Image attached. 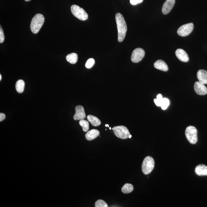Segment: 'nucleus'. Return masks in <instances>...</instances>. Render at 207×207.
I'll list each match as a JSON object with an SVG mask.
<instances>
[{
    "label": "nucleus",
    "instance_id": "1",
    "mask_svg": "<svg viewBox=\"0 0 207 207\" xmlns=\"http://www.w3.org/2000/svg\"><path fill=\"white\" fill-rule=\"evenodd\" d=\"M116 19L118 30V40L119 42H122L125 38L128 30L126 23L121 13L116 14Z\"/></svg>",
    "mask_w": 207,
    "mask_h": 207
},
{
    "label": "nucleus",
    "instance_id": "2",
    "mask_svg": "<svg viewBox=\"0 0 207 207\" xmlns=\"http://www.w3.org/2000/svg\"><path fill=\"white\" fill-rule=\"evenodd\" d=\"M45 22L43 15L40 13H38L35 15L31 20L30 24V29L33 33L37 34L42 27Z\"/></svg>",
    "mask_w": 207,
    "mask_h": 207
},
{
    "label": "nucleus",
    "instance_id": "3",
    "mask_svg": "<svg viewBox=\"0 0 207 207\" xmlns=\"http://www.w3.org/2000/svg\"><path fill=\"white\" fill-rule=\"evenodd\" d=\"M197 130L193 126H189L186 128L185 136L189 142L192 144H195L198 141Z\"/></svg>",
    "mask_w": 207,
    "mask_h": 207
},
{
    "label": "nucleus",
    "instance_id": "4",
    "mask_svg": "<svg viewBox=\"0 0 207 207\" xmlns=\"http://www.w3.org/2000/svg\"><path fill=\"white\" fill-rule=\"evenodd\" d=\"M155 166V162L154 158L150 157L147 156L144 159L142 166V170L143 173L145 175H148L154 169Z\"/></svg>",
    "mask_w": 207,
    "mask_h": 207
},
{
    "label": "nucleus",
    "instance_id": "5",
    "mask_svg": "<svg viewBox=\"0 0 207 207\" xmlns=\"http://www.w3.org/2000/svg\"><path fill=\"white\" fill-rule=\"evenodd\" d=\"M71 11L72 13L76 17L81 21H85L88 19V14L85 10L78 5H73L71 7Z\"/></svg>",
    "mask_w": 207,
    "mask_h": 207
},
{
    "label": "nucleus",
    "instance_id": "6",
    "mask_svg": "<svg viewBox=\"0 0 207 207\" xmlns=\"http://www.w3.org/2000/svg\"><path fill=\"white\" fill-rule=\"evenodd\" d=\"M112 130L116 136L120 139H128L130 135L128 128L124 126H120L114 127L112 128Z\"/></svg>",
    "mask_w": 207,
    "mask_h": 207
},
{
    "label": "nucleus",
    "instance_id": "7",
    "mask_svg": "<svg viewBox=\"0 0 207 207\" xmlns=\"http://www.w3.org/2000/svg\"><path fill=\"white\" fill-rule=\"evenodd\" d=\"M194 25L192 23H188L182 25L177 30V33L182 37H185L190 34L193 30Z\"/></svg>",
    "mask_w": 207,
    "mask_h": 207
},
{
    "label": "nucleus",
    "instance_id": "8",
    "mask_svg": "<svg viewBox=\"0 0 207 207\" xmlns=\"http://www.w3.org/2000/svg\"><path fill=\"white\" fill-rule=\"evenodd\" d=\"M144 50L141 48H137L132 52L131 59L133 62L137 63L141 61L144 57Z\"/></svg>",
    "mask_w": 207,
    "mask_h": 207
},
{
    "label": "nucleus",
    "instance_id": "9",
    "mask_svg": "<svg viewBox=\"0 0 207 207\" xmlns=\"http://www.w3.org/2000/svg\"><path fill=\"white\" fill-rule=\"evenodd\" d=\"M75 114L73 119L76 120H83L85 118V114L84 108L81 106H77L75 108Z\"/></svg>",
    "mask_w": 207,
    "mask_h": 207
},
{
    "label": "nucleus",
    "instance_id": "10",
    "mask_svg": "<svg viewBox=\"0 0 207 207\" xmlns=\"http://www.w3.org/2000/svg\"><path fill=\"white\" fill-rule=\"evenodd\" d=\"M195 92L199 95H204L207 94V88L204 84L199 81L196 82L194 84Z\"/></svg>",
    "mask_w": 207,
    "mask_h": 207
},
{
    "label": "nucleus",
    "instance_id": "11",
    "mask_svg": "<svg viewBox=\"0 0 207 207\" xmlns=\"http://www.w3.org/2000/svg\"><path fill=\"white\" fill-rule=\"evenodd\" d=\"M175 0H166L163 5L162 12L164 14H168L175 4Z\"/></svg>",
    "mask_w": 207,
    "mask_h": 207
},
{
    "label": "nucleus",
    "instance_id": "12",
    "mask_svg": "<svg viewBox=\"0 0 207 207\" xmlns=\"http://www.w3.org/2000/svg\"><path fill=\"white\" fill-rule=\"evenodd\" d=\"M175 54L176 57L181 61L187 62L189 60L188 55L183 49L179 48L176 49L175 51Z\"/></svg>",
    "mask_w": 207,
    "mask_h": 207
},
{
    "label": "nucleus",
    "instance_id": "13",
    "mask_svg": "<svg viewBox=\"0 0 207 207\" xmlns=\"http://www.w3.org/2000/svg\"><path fill=\"white\" fill-rule=\"evenodd\" d=\"M197 76L199 81L204 84H207V71L200 69L198 71Z\"/></svg>",
    "mask_w": 207,
    "mask_h": 207
},
{
    "label": "nucleus",
    "instance_id": "14",
    "mask_svg": "<svg viewBox=\"0 0 207 207\" xmlns=\"http://www.w3.org/2000/svg\"><path fill=\"white\" fill-rule=\"evenodd\" d=\"M195 172L198 176H207V166L203 164L198 165L196 167Z\"/></svg>",
    "mask_w": 207,
    "mask_h": 207
},
{
    "label": "nucleus",
    "instance_id": "15",
    "mask_svg": "<svg viewBox=\"0 0 207 207\" xmlns=\"http://www.w3.org/2000/svg\"><path fill=\"white\" fill-rule=\"evenodd\" d=\"M154 66L155 68L163 71H166L168 70V67L167 64L164 61L161 59L155 62L154 64Z\"/></svg>",
    "mask_w": 207,
    "mask_h": 207
},
{
    "label": "nucleus",
    "instance_id": "16",
    "mask_svg": "<svg viewBox=\"0 0 207 207\" xmlns=\"http://www.w3.org/2000/svg\"><path fill=\"white\" fill-rule=\"evenodd\" d=\"M100 132L96 129H92L85 134V137L88 141H91L95 139L99 135Z\"/></svg>",
    "mask_w": 207,
    "mask_h": 207
},
{
    "label": "nucleus",
    "instance_id": "17",
    "mask_svg": "<svg viewBox=\"0 0 207 207\" xmlns=\"http://www.w3.org/2000/svg\"><path fill=\"white\" fill-rule=\"evenodd\" d=\"M87 119L89 122H90L92 125L94 126H98L101 124V122L99 119L94 116L90 115L87 116Z\"/></svg>",
    "mask_w": 207,
    "mask_h": 207
},
{
    "label": "nucleus",
    "instance_id": "18",
    "mask_svg": "<svg viewBox=\"0 0 207 207\" xmlns=\"http://www.w3.org/2000/svg\"><path fill=\"white\" fill-rule=\"evenodd\" d=\"M25 85V83L23 80H19L16 83L15 87L17 91L19 93H23L24 90Z\"/></svg>",
    "mask_w": 207,
    "mask_h": 207
},
{
    "label": "nucleus",
    "instance_id": "19",
    "mask_svg": "<svg viewBox=\"0 0 207 207\" xmlns=\"http://www.w3.org/2000/svg\"><path fill=\"white\" fill-rule=\"evenodd\" d=\"M66 59L67 61L71 64H75L78 60V56L77 54L75 53L69 54L66 56Z\"/></svg>",
    "mask_w": 207,
    "mask_h": 207
},
{
    "label": "nucleus",
    "instance_id": "20",
    "mask_svg": "<svg viewBox=\"0 0 207 207\" xmlns=\"http://www.w3.org/2000/svg\"><path fill=\"white\" fill-rule=\"evenodd\" d=\"M133 190V186L129 183H126L123 186L121 189L122 193H125V194H128V193H131Z\"/></svg>",
    "mask_w": 207,
    "mask_h": 207
},
{
    "label": "nucleus",
    "instance_id": "21",
    "mask_svg": "<svg viewBox=\"0 0 207 207\" xmlns=\"http://www.w3.org/2000/svg\"><path fill=\"white\" fill-rule=\"evenodd\" d=\"M79 124L83 128V131L86 132L88 131L89 129V124L88 121L83 119L80 120Z\"/></svg>",
    "mask_w": 207,
    "mask_h": 207
},
{
    "label": "nucleus",
    "instance_id": "22",
    "mask_svg": "<svg viewBox=\"0 0 207 207\" xmlns=\"http://www.w3.org/2000/svg\"><path fill=\"white\" fill-rule=\"evenodd\" d=\"M170 104V101L168 99L163 98L161 107L163 110H165L168 107Z\"/></svg>",
    "mask_w": 207,
    "mask_h": 207
},
{
    "label": "nucleus",
    "instance_id": "23",
    "mask_svg": "<svg viewBox=\"0 0 207 207\" xmlns=\"http://www.w3.org/2000/svg\"><path fill=\"white\" fill-rule=\"evenodd\" d=\"M95 207H108V205L106 202L103 200H99L95 202Z\"/></svg>",
    "mask_w": 207,
    "mask_h": 207
},
{
    "label": "nucleus",
    "instance_id": "24",
    "mask_svg": "<svg viewBox=\"0 0 207 207\" xmlns=\"http://www.w3.org/2000/svg\"><path fill=\"white\" fill-rule=\"evenodd\" d=\"M95 63V60L93 58H90L87 60L85 63V66L86 68L90 69L91 68Z\"/></svg>",
    "mask_w": 207,
    "mask_h": 207
},
{
    "label": "nucleus",
    "instance_id": "25",
    "mask_svg": "<svg viewBox=\"0 0 207 207\" xmlns=\"http://www.w3.org/2000/svg\"><path fill=\"white\" fill-rule=\"evenodd\" d=\"M5 40V36L4 33V31L2 28V27L1 26V28H0V43H3Z\"/></svg>",
    "mask_w": 207,
    "mask_h": 207
},
{
    "label": "nucleus",
    "instance_id": "26",
    "mask_svg": "<svg viewBox=\"0 0 207 207\" xmlns=\"http://www.w3.org/2000/svg\"><path fill=\"white\" fill-rule=\"evenodd\" d=\"M162 100H158L157 99V98L154 99V102H155V105L158 107H161V106L162 101Z\"/></svg>",
    "mask_w": 207,
    "mask_h": 207
},
{
    "label": "nucleus",
    "instance_id": "27",
    "mask_svg": "<svg viewBox=\"0 0 207 207\" xmlns=\"http://www.w3.org/2000/svg\"><path fill=\"white\" fill-rule=\"evenodd\" d=\"M143 0H130V4L132 5H136V4L141 3Z\"/></svg>",
    "mask_w": 207,
    "mask_h": 207
},
{
    "label": "nucleus",
    "instance_id": "28",
    "mask_svg": "<svg viewBox=\"0 0 207 207\" xmlns=\"http://www.w3.org/2000/svg\"><path fill=\"white\" fill-rule=\"evenodd\" d=\"M5 118V114L3 113H0V121H3Z\"/></svg>",
    "mask_w": 207,
    "mask_h": 207
},
{
    "label": "nucleus",
    "instance_id": "29",
    "mask_svg": "<svg viewBox=\"0 0 207 207\" xmlns=\"http://www.w3.org/2000/svg\"><path fill=\"white\" fill-rule=\"evenodd\" d=\"M157 99L158 100H162V99L163 98L162 97V95L161 94H158L157 96Z\"/></svg>",
    "mask_w": 207,
    "mask_h": 207
},
{
    "label": "nucleus",
    "instance_id": "30",
    "mask_svg": "<svg viewBox=\"0 0 207 207\" xmlns=\"http://www.w3.org/2000/svg\"><path fill=\"white\" fill-rule=\"evenodd\" d=\"M2 79V76L1 75H0V81Z\"/></svg>",
    "mask_w": 207,
    "mask_h": 207
},
{
    "label": "nucleus",
    "instance_id": "31",
    "mask_svg": "<svg viewBox=\"0 0 207 207\" xmlns=\"http://www.w3.org/2000/svg\"><path fill=\"white\" fill-rule=\"evenodd\" d=\"M105 126L106 127H109V128H110V126H109V125L108 124H106V125Z\"/></svg>",
    "mask_w": 207,
    "mask_h": 207
},
{
    "label": "nucleus",
    "instance_id": "32",
    "mask_svg": "<svg viewBox=\"0 0 207 207\" xmlns=\"http://www.w3.org/2000/svg\"><path fill=\"white\" fill-rule=\"evenodd\" d=\"M25 1H26V2H29V1H31V0H25Z\"/></svg>",
    "mask_w": 207,
    "mask_h": 207
},
{
    "label": "nucleus",
    "instance_id": "33",
    "mask_svg": "<svg viewBox=\"0 0 207 207\" xmlns=\"http://www.w3.org/2000/svg\"><path fill=\"white\" fill-rule=\"evenodd\" d=\"M131 137H132V135H130V136H129V138H130H130H131Z\"/></svg>",
    "mask_w": 207,
    "mask_h": 207
},
{
    "label": "nucleus",
    "instance_id": "34",
    "mask_svg": "<svg viewBox=\"0 0 207 207\" xmlns=\"http://www.w3.org/2000/svg\"><path fill=\"white\" fill-rule=\"evenodd\" d=\"M110 130H111V128H110Z\"/></svg>",
    "mask_w": 207,
    "mask_h": 207
}]
</instances>
